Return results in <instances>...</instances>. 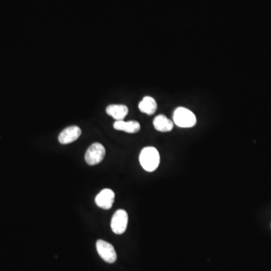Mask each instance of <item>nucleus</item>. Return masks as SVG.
Segmentation results:
<instances>
[{
  "instance_id": "nucleus-10",
  "label": "nucleus",
  "mask_w": 271,
  "mask_h": 271,
  "mask_svg": "<svg viewBox=\"0 0 271 271\" xmlns=\"http://www.w3.org/2000/svg\"><path fill=\"white\" fill-rule=\"evenodd\" d=\"M154 127L155 130L160 132H169L173 128V121H170L165 115H159L154 119Z\"/></svg>"
},
{
  "instance_id": "nucleus-11",
  "label": "nucleus",
  "mask_w": 271,
  "mask_h": 271,
  "mask_svg": "<svg viewBox=\"0 0 271 271\" xmlns=\"http://www.w3.org/2000/svg\"><path fill=\"white\" fill-rule=\"evenodd\" d=\"M139 110L143 113L151 115L155 113L158 108V104L154 98L145 97L139 104Z\"/></svg>"
},
{
  "instance_id": "nucleus-1",
  "label": "nucleus",
  "mask_w": 271,
  "mask_h": 271,
  "mask_svg": "<svg viewBox=\"0 0 271 271\" xmlns=\"http://www.w3.org/2000/svg\"><path fill=\"white\" fill-rule=\"evenodd\" d=\"M139 162L145 171L153 172L160 165L159 152L154 147L144 148L139 155Z\"/></svg>"
},
{
  "instance_id": "nucleus-7",
  "label": "nucleus",
  "mask_w": 271,
  "mask_h": 271,
  "mask_svg": "<svg viewBox=\"0 0 271 271\" xmlns=\"http://www.w3.org/2000/svg\"><path fill=\"white\" fill-rule=\"evenodd\" d=\"M81 134V131L78 127L71 126L66 128L60 134L59 142L63 145L75 142L79 138Z\"/></svg>"
},
{
  "instance_id": "nucleus-2",
  "label": "nucleus",
  "mask_w": 271,
  "mask_h": 271,
  "mask_svg": "<svg viewBox=\"0 0 271 271\" xmlns=\"http://www.w3.org/2000/svg\"><path fill=\"white\" fill-rule=\"evenodd\" d=\"M173 123L179 128H193L197 123L195 114L185 107H179L173 114Z\"/></svg>"
},
{
  "instance_id": "nucleus-3",
  "label": "nucleus",
  "mask_w": 271,
  "mask_h": 271,
  "mask_svg": "<svg viewBox=\"0 0 271 271\" xmlns=\"http://www.w3.org/2000/svg\"><path fill=\"white\" fill-rule=\"evenodd\" d=\"M105 155V149L101 143L92 144L85 154V161L91 166L98 165L103 160Z\"/></svg>"
},
{
  "instance_id": "nucleus-4",
  "label": "nucleus",
  "mask_w": 271,
  "mask_h": 271,
  "mask_svg": "<svg viewBox=\"0 0 271 271\" xmlns=\"http://www.w3.org/2000/svg\"><path fill=\"white\" fill-rule=\"evenodd\" d=\"M128 212L124 209H118L112 216L111 221V228L112 232L116 235H122L125 233L128 228Z\"/></svg>"
},
{
  "instance_id": "nucleus-5",
  "label": "nucleus",
  "mask_w": 271,
  "mask_h": 271,
  "mask_svg": "<svg viewBox=\"0 0 271 271\" xmlns=\"http://www.w3.org/2000/svg\"><path fill=\"white\" fill-rule=\"evenodd\" d=\"M97 249L100 256L107 263L112 264L116 262L117 254L112 244L99 239L97 242Z\"/></svg>"
},
{
  "instance_id": "nucleus-9",
  "label": "nucleus",
  "mask_w": 271,
  "mask_h": 271,
  "mask_svg": "<svg viewBox=\"0 0 271 271\" xmlns=\"http://www.w3.org/2000/svg\"><path fill=\"white\" fill-rule=\"evenodd\" d=\"M106 113L116 121H123L128 114V108L125 105H110L106 108Z\"/></svg>"
},
{
  "instance_id": "nucleus-8",
  "label": "nucleus",
  "mask_w": 271,
  "mask_h": 271,
  "mask_svg": "<svg viewBox=\"0 0 271 271\" xmlns=\"http://www.w3.org/2000/svg\"><path fill=\"white\" fill-rule=\"evenodd\" d=\"M117 131H125L128 134H136L140 131V125L138 121H116L113 125Z\"/></svg>"
},
{
  "instance_id": "nucleus-6",
  "label": "nucleus",
  "mask_w": 271,
  "mask_h": 271,
  "mask_svg": "<svg viewBox=\"0 0 271 271\" xmlns=\"http://www.w3.org/2000/svg\"><path fill=\"white\" fill-rule=\"evenodd\" d=\"M115 195L113 191L108 188L102 190L95 198V202L100 208L110 209L115 202Z\"/></svg>"
}]
</instances>
